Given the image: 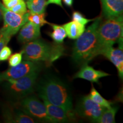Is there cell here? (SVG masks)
<instances>
[{
	"label": "cell",
	"instance_id": "28",
	"mask_svg": "<svg viewBox=\"0 0 123 123\" xmlns=\"http://www.w3.org/2000/svg\"><path fill=\"white\" fill-rule=\"evenodd\" d=\"M63 2L68 7H71L73 6V0H63Z\"/></svg>",
	"mask_w": 123,
	"mask_h": 123
},
{
	"label": "cell",
	"instance_id": "2",
	"mask_svg": "<svg viewBox=\"0 0 123 123\" xmlns=\"http://www.w3.org/2000/svg\"><path fill=\"white\" fill-rule=\"evenodd\" d=\"M37 89L42 99L66 110L72 111L73 101L70 90L60 79L55 77H47L40 81Z\"/></svg>",
	"mask_w": 123,
	"mask_h": 123
},
{
	"label": "cell",
	"instance_id": "12",
	"mask_svg": "<svg viewBox=\"0 0 123 123\" xmlns=\"http://www.w3.org/2000/svg\"><path fill=\"white\" fill-rule=\"evenodd\" d=\"M103 16L106 19L123 15V0H100Z\"/></svg>",
	"mask_w": 123,
	"mask_h": 123
},
{
	"label": "cell",
	"instance_id": "24",
	"mask_svg": "<svg viewBox=\"0 0 123 123\" xmlns=\"http://www.w3.org/2000/svg\"><path fill=\"white\" fill-rule=\"evenodd\" d=\"M22 53H15L10 55L9 58V64L10 67H13L19 64L22 62Z\"/></svg>",
	"mask_w": 123,
	"mask_h": 123
},
{
	"label": "cell",
	"instance_id": "27",
	"mask_svg": "<svg viewBox=\"0 0 123 123\" xmlns=\"http://www.w3.org/2000/svg\"><path fill=\"white\" fill-rule=\"evenodd\" d=\"M50 4H55L59 5V6L62 7V0H47V5Z\"/></svg>",
	"mask_w": 123,
	"mask_h": 123
},
{
	"label": "cell",
	"instance_id": "23",
	"mask_svg": "<svg viewBox=\"0 0 123 123\" xmlns=\"http://www.w3.org/2000/svg\"><path fill=\"white\" fill-rule=\"evenodd\" d=\"M73 20L76 22H78L80 24L86 26L88 23L91 21H93L94 19H89L84 17L83 15L79 12H74L73 14Z\"/></svg>",
	"mask_w": 123,
	"mask_h": 123
},
{
	"label": "cell",
	"instance_id": "3",
	"mask_svg": "<svg viewBox=\"0 0 123 123\" xmlns=\"http://www.w3.org/2000/svg\"><path fill=\"white\" fill-rule=\"evenodd\" d=\"M61 43H49L42 39H35L25 43L22 50L24 60L35 62H44L50 66L64 54Z\"/></svg>",
	"mask_w": 123,
	"mask_h": 123
},
{
	"label": "cell",
	"instance_id": "29",
	"mask_svg": "<svg viewBox=\"0 0 123 123\" xmlns=\"http://www.w3.org/2000/svg\"><path fill=\"white\" fill-rule=\"evenodd\" d=\"M2 12H1V9H0V20L2 19Z\"/></svg>",
	"mask_w": 123,
	"mask_h": 123
},
{
	"label": "cell",
	"instance_id": "7",
	"mask_svg": "<svg viewBox=\"0 0 123 123\" xmlns=\"http://www.w3.org/2000/svg\"><path fill=\"white\" fill-rule=\"evenodd\" d=\"M0 9L4 19V26L1 30L6 35L12 38L17 33L21 27L27 21L29 12L24 15H19L6 8L0 2Z\"/></svg>",
	"mask_w": 123,
	"mask_h": 123
},
{
	"label": "cell",
	"instance_id": "20",
	"mask_svg": "<svg viewBox=\"0 0 123 123\" xmlns=\"http://www.w3.org/2000/svg\"><path fill=\"white\" fill-rule=\"evenodd\" d=\"M117 112L116 108H107L104 109L101 116L97 120L96 123H114L115 115Z\"/></svg>",
	"mask_w": 123,
	"mask_h": 123
},
{
	"label": "cell",
	"instance_id": "15",
	"mask_svg": "<svg viewBox=\"0 0 123 123\" xmlns=\"http://www.w3.org/2000/svg\"><path fill=\"white\" fill-rule=\"evenodd\" d=\"M6 122L15 123H34L36 121L33 117L22 110L7 111L4 115Z\"/></svg>",
	"mask_w": 123,
	"mask_h": 123
},
{
	"label": "cell",
	"instance_id": "1",
	"mask_svg": "<svg viewBox=\"0 0 123 123\" xmlns=\"http://www.w3.org/2000/svg\"><path fill=\"white\" fill-rule=\"evenodd\" d=\"M93 21L74 43L73 59L76 63H88L98 55V30L102 18L98 17Z\"/></svg>",
	"mask_w": 123,
	"mask_h": 123
},
{
	"label": "cell",
	"instance_id": "17",
	"mask_svg": "<svg viewBox=\"0 0 123 123\" xmlns=\"http://www.w3.org/2000/svg\"><path fill=\"white\" fill-rule=\"evenodd\" d=\"M2 4L6 8L19 15L27 13L26 2L24 0H2Z\"/></svg>",
	"mask_w": 123,
	"mask_h": 123
},
{
	"label": "cell",
	"instance_id": "21",
	"mask_svg": "<svg viewBox=\"0 0 123 123\" xmlns=\"http://www.w3.org/2000/svg\"><path fill=\"white\" fill-rule=\"evenodd\" d=\"M89 96L90 97V98L92 100L99 104L101 107L106 108L111 107V103L104 99L103 96H101V95L95 88L93 86L92 87Z\"/></svg>",
	"mask_w": 123,
	"mask_h": 123
},
{
	"label": "cell",
	"instance_id": "16",
	"mask_svg": "<svg viewBox=\"0 0 123 123\" xmlns=\"http://www.w3.org/2000/svg\"><path fill=\"white\" fill-rule=\"evenodd\" d=\"M67 36L70 39H76L85 31V26L80 23L73 21L63 25Z\"/></svg>",
	"mask_w": 123,
	"mask_h": 123
},
{
	"label": "cell",
	"instance_id": "4",
	"mask_svg": "<svg viewBox=\"0 0 123 123\" xmlns=\"http://www.w3.org/2000/svg\"><path fill=\"white\" fill-rule=\"evenodd\" d=\"M123 32V15L101 22L98 30V55L116 42L122 41Z\"/></svg>",
	"mask_w": 123,
	"mask_h": 123
},
{
	"label": "cell",
	"instance_id": "10",
	"mask_svg": "<svg viewBox=\"0 0 123 123\" xmlns=\"http://www.w3.org/2000/svg\"><path fill=\"white\" fill-rule=\"evenodd\" d=\"M42 100L52 123H67L74 117L75 114L72 111L66 110L59 106L51 104L46 100Z\"/></svg>",
	"mask_w": 123,
	"mask_h": 123
},
{
	"label": "cell",
	"instance_id": "5",
	"mask_svg": "<svg viewBox=\"0 0 123 123\" xmlns=\"http://www.w3.org/2000/svg\"><path fill=\"white\" fill-rule=\"evenodd\" d=\"M39 72H36L18 79L6 81L4 87L12 98L22 99L33 91Z\"/></svg>",
	"mask_w": 123,
	"mask_h": 123
},
{
	"label": "cell",
	"instance_id": "22",
	"mask_svg": "<svg viewBox=\"0 0 123 123\" xmlns=\"http://www.w3.org/2000/svg\"><path fill=\"white\" fill-rule=\"evenodd\" d=\"M27 21L33 23L36 25L41 27L46 24H49L45 19V13H31L29 12Z\"/></svg>",
	"mask_w": 123,
	"mask_h": 123
},
{
	"label": "cell",
	"instance_id": "11",
	"mask_svg": "<svg viewBox=\"0 0 123 123\" xmlns=\"http://www.w3.org/2000/svg\"><path fill=\"white\" fill-rule=\"evenodd\" d=\"M118 48L114 49L110 47L102 52L101 55H104L115 66L117 69L120 78L122 79L123 76V51L122 41L119 42Z\"/></svg>",
	"mask_w": 123,
	"mask_h": 123
},
{
	"label": "cell",
	"instance_id": "19",
	"mask_svg": "<svg viewBox=\"0 0 123 123\" xmlns=\"http://www.w3.org/2000/svg\"><path fill=\"white\" fill-rule=\"evenodd\" d=\"M53 31L50 34V37L56 43H62L67 37V34L63 27L55 24H50Z\"/></svg>",
	"mask_w": 123,
	"mask_h": 123
},
{
	"label": "cell",
	"instance_id": "8",
	"mask_svg": "<svg viewBox=\"0 0 123 123\" xmlns=\"http://www.w3.org/2000/svg\"><path fill=\"white\" fill-rule=\"evenodd\" d=\"M42 66L41 62L24 60L18 65L10 67L5 71L0 73V81L18 79L30 74L39 72Z\"/></svg>",
	"mask_w": 123,
	"mask_h": 123
},
{
	"label": "cell",
	"instance_id": "25",
	"mask_svg": "<svg viewBox=\"0 0 123 123\" xmlns=\"http://www.w3.org/2000/svg\"><path fill=\"white\" fill-rule=\"evenodd\" d=\"M12 53L10 47L6 45L0 51V61H6L9 59Z\"/></svg>",
	"mask_w": 123,
	"mask_h": 123
},
{
	"label": "cell",
	"instance_id": "6",
	"mask_svg": "<svg viewBox=\"0 0 123 123\" xmlns=\"http://www.w3.org/2000/svg\"><path fill=\"white\" fill-rule=\"evenodd\" d=\"M21 110L35 120L52 123L49 117L44 103L34 96H27L20 101Z\"/></svg>",
	"mask_w": 123,
	"mask_h": 123
},
{
	"label": "cell",
	"instance_id": "14",
	"mask_svg": "<svg viewBox=\"0 0 123 123\" xmlns=\"http://www.w3.org/2000/svg\"><path fill=\"white\" fill-rule=\"evenodd\" d=\"M109 74L100 70H96L88 65V63L83 64V66L74 75V78H80L92 83H99V79L103 77L110 76Z\"/></svg>",
	"mask_w": 123,
	"mask_h": 123
},
{
	"label": "cell",
	"instance_id": "13",
	"mask_svg": "<svg viewBox=\"0 0 123 123\" xmlns=\"http://www.w3.org/2000/svg\"><path fill=\"white\" fill-rule=\"evenodd\" d=\"M40 28L41 27L39 26L27 21L20 29L18 40L19 42L25 44L38 39L41 35Z\"/></svg>",
	"mask_w": 123,
	"mask_h": 123
},
{
	"label": "cell",
	"instance_id": "26",
	"mask_svg": "<svg viewBox=\"0 0 123 123\" xmlns=\"http://www.w3.org/2000/svg\"><path fill=\"white\" fill-rule=\"evenodd\" d=\"M10 38H11L6 35L4 33H3L0 29V51L5 46L7 45V44L10 40Z\"/></svg>",
	"mask_w": 123,
	"mask_h": 123
},
{
	"label": "cell",
	"instance_id": "9",
	"mask_svg": "<svg viewBox=\"0 0 123 123\" xmlns=\"http://www.w3.org/2000/svg\"><path fill=\"white\" fill-rule=\"evenodd\" d=\"M106 108L101 107L91 99L89 95L81 98L77 106L76 112L81 117L96 123Z\"/></svg>",
	"mask_w": 123,
	"mask_h": 123
},
{
	"label": "cell",
	"instance_id": "18",
	"mask_svg": "<svg viewBox=\"0 0 123 123\" xmlns=\"http://www.w3.org/2000/svg\"><path fill=\"white\" fill-rule=\"evenodd\" d=\"M26 4L31 13H43L47 6L46 0H26Z\"/></svg>",
	"mask_w": 123,
	"mask_h": 123
}]
</instances>
